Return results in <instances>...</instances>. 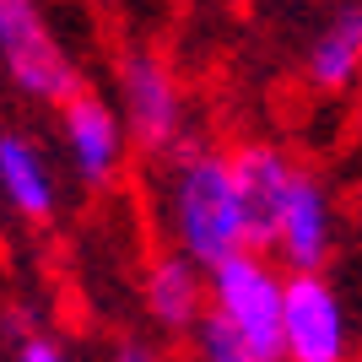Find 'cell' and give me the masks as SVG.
Listing matches in <instances>:
<instances>
[{
	"label": "cell",
	"instance_id": "obj_1",
	"mask_svg": "<svg viewBox=\"0 0 362 362\" xmlns=\"http://www.w3.org/2000/svg\"><path fill=\"white\" fill-rule=\"evenodd\" d=\"M163 216L168 238L179 255H189L195 265H222L227 255L249 249V222H243V189L233 151L216 146H184L168 168L163 189Z\"/></svg>",
	"mask_w": 362,
	"mask_h": 362
},
{
	"label": "cell",
	"instance_id": "obj_2",
	"mask_svg": "<svg viewBox=\"0 0 362 362\" xmlns=\"http://www.w3.org/2000/svg\"><path fill=\"white\" fill-rule=\"evenodd\" d=\"M211 281V319L233 330L265 362H281V314H287V271L259 249H238L206 271Z\"/></svg>",
	"mask_w": 362,
	"mask_h": 362
},
{
	"label": "cell",
	"instance_id": "obj_3",
	"mask_svg": "<svg viewBox=\"0 0 362 362\" xmlns=\"http://www.w3.org/2000/svg\"><path fill=\"white\" fill-rule=\"evenodd\" d=\"M0 71L22 98L49 108L81 92V71L60 33L49 28L44 0H0Z\"/></svg>",
	"mask_w": 362,
	"mask_h": 362
},
{
	"label": "cell",
	"instance_id": "obj_4",
	"mask_svg": "<svg viewBox=\"0 0 362 362\" xmlns=\"http://www.w3.org/2000/svg\"><path fill=\"white\" fill-rule=\"evenodd\" d=\"M119 114L124 130L151 157H179L189 146V103L173 65L157 49H124L119 54Z\"/></svg>",
	"mask_w": 362,
	"mask_h": 362
},
{
	"label": "cell",
	"instance_id": "obj_5",
	"mask_svg": "<svg viewBox=\"0 0 362 362\" xmlns=\"http://www.w3.org/2000/svg\"><path fill=\"white\" fill-rule=\"evenodd\" d=\"M351 314L325 271L287 276V314H281V362H351Z\"/></svg>",
	"mask_w": 362,
	"mask_h": 362
},
{
	"label": "cell",
	"instance_id": "obj_6",
	"mask_svg": "<svg viewBox=\"0 0 362 362\" xmlns=\"http://www.w3.org/2000/svg\"><path fill=\"white\" fill-rule=\"evenodd\" d=\"M60 141H65L71 173L87 189H108L124 168V151H130V130H124L119 103H108L87 87L60 103Z\"/></svg>",
	"mask_w": 362,
	"mask_h": 362
},
{
	"label": "cell",
	"instance_id": "obj_7",
	"mask_svg": "<svg viewBox=\"0 0 362 362\" xmlns=\"http://www.w3.org/2000/svg\"><path fill=\"white\" fill-rule=\"evenodd\" d=\"M259 255H271L287 276L325 271L330 265V255H335V200H330V189H325V179H319L314 168L298 173L287 206H281V216L271 227V243Z\"/></svg>",
	"mask_w": 362,
	"mask_h": 362
},
{
	"label": "cell",
	"instance_id": "obj_8",
	"mask_svg": "<svg viewBox=\"0 0 362 362\" xmlns=\"http://www.w3.org/2000/svg\"><path fill=\"white\" fill-rule=\"evenodd\" d=\"M141 303H146V319L163 335H195L206 319H211V281H206V265H195L189 255L168 249L146 265V281H141Z\"/></svg>",
	"mask_w": 362,
	"mask_h": 362
},
{
	"label": "cell",
	"instance_id": "obj_9",
	"mask_svg": "<svg viewBox=\"0 0 362 362\" xmlns=\"http://www.w3.org/2000/svg\"><path fill=\"white\" fill-rule=\"evenodd\" d=\"M303 76L319 92H351L362 81V0H335L303 49Z\"/></svg>",
	"mask_w": 362,
	"mask_h": 362
},
{
	"label": "cell",
	"instance_id": "obj_10",
	"mask_svg": "<svg viewBox=\"0 0 362 362\" xmlns=\"http://www.w3.org/2000/svg\"><path fill=\"white\" fill-rule=\"evenodd\" d=\"M0 200L16 222H49L54 206H60V189H54V168H49L44 146L28 136V130H0Z\"/></svg>",
	"mask_w": 362,
	"mask_h": 362
},
{
	"label": "cell",
	"instance_id": "obj_11",
	"mask_svg": "<svg viewBox=\"0 0 362 362\" xmlns=\"http://www.w3.org/2000/svg\"><path fill=\"white\" fill-rule=\"evenodd\" d=\"M189 341H195V362H265V357H255V351L243 346L233 330H222L216 319H206Z\"/></svg>",
	"mask_w": 362,
	"mask_h": 362
},
{
	"label": "cell",
	"instance_id": "obj_12",
	"mask_svg": "<svg viewBox=\"0 0 362 362\" xmlns=\"http://www.w3.org/2000/svg\"><path fill=\"white\" fill-rule=\"evenodd\" d=\"M16 362H71V351L60 341H44V335H28L22 346H16Z\"/></svg>",
	"mask_w": 362,
	"mask_h": 362
},
{
	"label": "cell",
	"instance_id": "obj_13",
	"mask_svg": "<svg viewBox=\"0 0 362 362\" xmlns=\"http://www.w3.org/2000/svg\"><path fill=\"white\" fill-rule=\"evenodd\" d=\"M108 362H168V357H163V346H151V341H119Z\"/></svg>",
	"mask_w": 362,
	"mask_h": 362
}]
</instances>
